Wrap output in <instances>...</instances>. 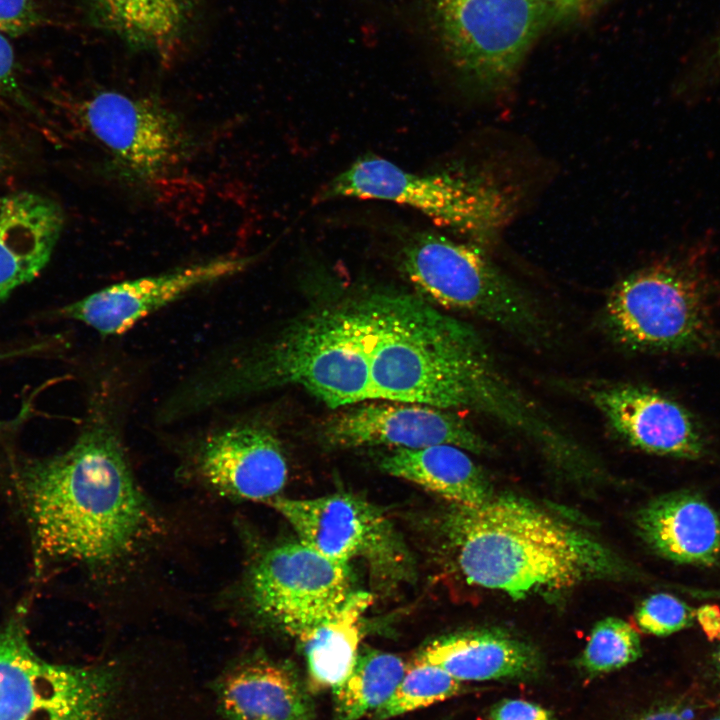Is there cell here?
<instances>
[{"mask_svg":"<svg viewBox=\"0 0 720 720\" xmlns=\"http://www.w3.org/2000/svg\"><path fill=\"white\" fill-rule=\"evenodd\" d=\"M294 386L333 409L373 401L462 409L492 420L512 383L479 334L416 295L369 291L321 306L272 338L215 357L217 405Z\"/></svg>","mask_w":720,"mask_h":720,"instance_id":"1","label":"cell"},{"mask_svg":"<svg viewBox=\"0 0 720 720\" xmlns=\"http://www.w3.org/2000/svg\"><path fill=\"white\" fill-rule=\"evenodd\" d=\"M100 384L74 443L23 463L17 478L38 551L88 564L127 553L147 517L123 444L120 399L112 380Z\"/></svg>","mask_w":720,"mask_h":720,"instance_id":"2","label":"cell"},{"mask_svg":"<svg viewBox=\"0 0 720 720\" xmlns=\"http://www.w3.org/2000/svg\"><path fill=\"white\" fill-rule=\"evenodd\" d=\"M442 527L466 581L513 598L625 571L597 539L516 496H493L474 508L454 505Z\"/></svg>","mask_w":720,"mask_h":720,"instance_id":"3","label":"cell"},{"mask_svg":"<svg viewBox=\"0 0 720 720\" xmlns=\"http://www.w3.org/2000/svg\"><path fill=\"white\" fill-rule=\"evenodd\" d=\"M397 259L402 274L429 303L478 316L529 340L543 336L535 304L478 248L419 231L403 241Z\"/></svg>","mask_w":720,"mask_h":720,"instance_id":"4","label":"cell"},{"mask_svg":"<svg viewBox=\"0 0 720 720\" xmlns=\"http://www.w3.org/2000/svg\"><path fill=\"white\" fill-rule=\"evenodd\" d=\"M605 315L616 339L633 350L695 352L715 345L706 284L691 257L625 277L610 291Z\"/></svg>","mask_w":720,"mask_h":720,"instance_id":"5","label":"cell"},{"mask_svg":"<svg viewBox=\"0 0 720 720\" xmlns=\"http://www.w3.org/2000/svg\"><path fill=\"white\" fill-rule=\"evenodd\" d=\"M25 616L21 607L0 628V720H113L115 673L43 659Z\"/></svg>","mask_w":720,"mask_h":720,"instance_id":"6","label":"cell"},{"mask_svg":"<svg viewBox=\"0 0 720 720\" xmlns=\"http://www.w3.org/2000/svg\"><path fill=\"white\" fill-rule=\"evenodd\" d=\"M385 200L418 210L435 223L471 236H487L511 213L509 199L478 179L406 171L385 158L364 156L336 175L319 200Z\"/></svg>","mask_w":720,"mask_h":720,"instance_id":"7","label":"cell"},{"mask_svg":"<svg viewBox=\"0 0 720 720\" xmlns=\"http://www.w3.org/2000/svg\"><path fill=\"white\" fill-rule=\"evenodd\" d=\"M550 14L544 0H437L443 47L458 72L490 91L509 82Z\"/></svg>","mask_w":720,"mask_h":720,"instance_id":"8","label":"cell"},{"mask_svg":"<svg viewBox=\"0 0 720 720\" xmlns=\"http://www.w3.org/2000/svg\"><path fill=\"white\" fill-rule=\"evenodd\" d=\"M352 593L348 564L300 541L268 549L248 577V596L256 612L298 641L334 616Z\"/></svg>","mask_w":720,"mask_h":720,"instance_id":"9","label":"cell"},{"mask_svg":"<svg viewBox=\"0 0 720 720\" xmlns=\"http://www.w3.org/2000/svg\"><path fill=\"white\" fill-rule=\"evenodd\" d=\"M279 512L303 544L336 562L361 558L377 579L407 576L409 557L392 522L374 504L350 493L265 502Z\"/></svg>","mask_w":720,"mask_h":720,"instance_id":"10","label":"cell"},{"mask_svg":"<svg viewBox=\"0 0 720 720\" xmlns=\"http://www.w3.org/2000/svg\"><path fill=\"white\" fill-rule=\"evenodd\" d=\"M90 133L129 174L154 179L189 152V136L172 110L151 98L102 91L84 102Z\"/></svg>","mask_w":720,"mask_h":720,"instance_id":"11","label":"cell"},{"mask_svg":"<svg viewBox=\"0 0 720 720\" xmlns=\"http://www.w3.org/2000/svg\"><path fill=\"white\" fill-rule=\"evenodd\" d=\"M191 458L208 485L234 498L265 503L288 479L278 436L256 419H230L207 429L194 440Z\"/></svg>","mask_w":720,"mask_h":720,"instance_id":"12","label":"cell"},{"mask_svg":"<svg viewBox=\"0 0 720 720\" xmlns=\"http://www.w3.org/2000/svg\"><path fill=\"white\" fill-rule=\"evenodd\" d=\"M321 435L338 448L449 444L469 453L490 450L485 439L450 410L410 402L373 401L341 408L323 423Z\"/></svg>","mask_w":720,"mask_h":720,"instance_id":"13","label":"cell"},{"mask_svg":"<svg viewBox=\"0 0 720 720\" xmlns=\"http://www.w3.org/2000/svg\"><path fill=\"white\" fill-rule=\"evenodd\" d=\"M253 260L222 256L121 281L63 306L58 313L102 336L121 335L190 293L241 273Z\"/></svg>","mask_w":720,"mask_h":720,"instance_id":"14","label":"cell"},{"mask_svg":"<svg viewBox=\"0 0 720 720\" xmlns=\"http://www.w3.org/2000/svg\"><path fill=\"white\" fill-rule=\"evenodd\" d=\"M591 400L610 428L633 447L693 460L706 453L707 442L694 415L656 390L618 384L592 390Z\"/></svg>","mask_w":720,"mask_h":720,"instance_id":"15","label":"cell"},{"mask_svg":"<svg viewBox=\"0 0 720 720\" xmlns=\"http://www.w3.org/2000/svg\"><path fill=\"white\" fill-rule=\"evenodd\" d=\"M636 527L654 552L672 562L710 567L720 560V515L697 492L654 498L637 513Z\"/></svg>","mask_w":720,"mask_h":720,"instance_id":"16","label":"cell"},{"mask_svg":"<svg viewBox=\"0 0 720 720\" xmlns=\"http://www.w3.org/2000/svg\"><path fill=\"white\" fill-rule=\"evenodd\" d=\"M62 227L60 207L45 196L20 191L0 199V302L40 274Z\"/></svg>","mask_w":720,"mask_h":720,"instance_id":"17","label":"cell"},{"mask_svg":"<svg viewBox=\"0 0 720 720\" xmlns=\"http://www.w3.org/2000/svg\"><path fill=\"white\" fill-rule=\"evenodd\" d=\"M464 681L530 680L542 669L538 651L527 642L496 629L443 636L416 657Z\"/></svg>","mask_w":720,"mask_h":720,"instance_id":"18","label":"cell"},{"mask_svg":"<svg viewBox=\"0 0 720 720\" xmlns=\"http://www.w3.org/2000/svg\"><path fill=\"white\" fill-rule=\"evenodd\" d=\"M229 720H311L313 702L296 675L282 664L253 659L229 669L216 685Z\"/></svg>","mask_w":720,"mask_h":720,"instance_id":"19","label":"cell"},{"mask_svg":"<svg viewBox=\"0 0 720 720\" xmlns=\"http://www.w3.org/2000/svg\"><path fill=\"white\" fill-rule=\"evenodd\" d=\"M94 26L136 50L171 55L184 40L196 0H83Z\"/></svg>","mask_w":720,"mask_h":720,"instance_id":"20","label":"cell"},{"mask_svg":"<svg viewBox=\"0 0 720 720\" xmlns=\"http://www.w3.org/2000/svg\"><path fill=\"white\" fill-rule=\"evenodd\" d=\"M381 470L414 483L454 505L478 507L493 496L492 485L468 451L449 444L393 449L379 462Z\"/></svg>","mask_w":720,"mask_h":720,"instance_id":"21","label":"cell"},{"mask_svg":"<svg viewBox=\"0 0 720 720\" xmlns=\"http://www.w3.org/2000/svg\"><path fill=\"white\" fill-rule=\"evenodd\" d=\"M372 601L368 592H353L334 616L299 640L314 684L332 690L348 674L361 647L363 616Z\"/></svg>","mask_w":720,"mask_h":720,"instance_id":"22","label":"cell"},{"mask_svg":"<svg viewBox=\"0 0 720 720\" xmlns=\"http://www.w3.org/2000/svg\"><path fill=\"white\" fill-rule=\"evenodd\" d=\"M407 666L396 654L361 646L348 674L332 689L337 720L374 714L395 692Z\"/></svg>","mask_w":720,"mask_h":720,"instance_id":"23","label":"cell"},{"mask_svg":"<svg viewBox=\"0 0 720 720\" xmlns=\"http://www.w3.org/2000/svg\"><path fill=\"white\" fill-rule=\"evenodd\" d=\"M462 682L442 668L415 658L395 692L374 714L387 720L450 699L462 692Z\"/></svg>","mask_w":720,"mask_h":720,"instance_id":"24","label":"cell"},{"mask_svg":"<svg viewBox=\"0 0 720 720\" xmlns=\"http://www.w3.org/2000/svg\"><path fill=\"white\" fill-rule=\"evenodd\" d=\"M642 655L637 631L626 621L606 617L593 627L580 658V665L590 675L620 669Z\"/></svg>","mask_w":720,"mask_h":720,"instance_id":"25","label":"cell"},{"mask_svg":"<svg viewBox=\"0 0 720 720\" xmlns=\"http://www.w3.org/2000/svg\"><path fill=\"white\" fill-rule=\"evenodd\" d=\"M695 611L684 601L669 593H654L636 608L635 619L646 633L667 636L692 625Z\"/></svg>","mask_w":720,"mask_h":720,"instance_id":"26","label":"cell"},{"mask_svg":"<svg viewBox=\"0 0 720 720\" xmlns=\"http://www.w3.org/2000/svg\"><path fill=\"white\" fill-rule=\"evenodd\" d=\"M43 22L34 0H0V32L19 35L35 29Z\"/></svg>","mask_w":720,"mask_h":720,"instance_id":"27","label":"cell"},{"mask_svg":"<svg viewBox=\"0 0 720 720\" xmlns=\"http://www.w3.org/2000/svg\"><path fill=\"white\" fill-rule=\"evenodd\" d=\"M491 720H555L553 714L524 700L505 699L495 704L490 711Z\"/></svg>","mask_w":720,"mask_h":720,"instance_id":"28","label":"cell"},{"mask_svg":"<svg viewBox=\"0 0 720 720\" xmlns=\"http://www.w3.org/2000/svg\"><path fill=\"white\" fill-rule=\"evenodd\" d=\"M14 65L12 45L0 32V92H11L16 88Z\"/></svg>","mask_w":720,"mask_h":720,"instance_id":"29","label":"cell"},{"mask_svg":"<svg viewBox=\"0 0 720 720\" xmlns=\"http://www.w3.org/2000/svg\"><path fill=\"white\" fill-rule=\"evenodd\" d=\"M695 616L708 639L720 640V608L715 604H706L695 611Z\"/></svg>","mask_w":720,"mask_h":720,"instance_id":"30","label":"cell"},{"mask_svg":"<svg viewBox=\"0 0 720 720\" xmlns=\"http://www.w3.org/2000/svg\"><path fill=\"white\" fill-rule=\"evenodd\" d=\"M628 720H688L677 705L655 706Z\"/></svg>","mask_w":720,"mask_h":720,"instance_id":"31","label":"cell"},{"mask_svg":"<svg viewBox=\"0 0 720 720\" xmlns=\"http://www.w3.org/2000/svg\"><path fill=\"white\" fill-rule=\"evenodd\" d=\"M586 0H544L550 14L564 16L576 11Z\"/></svg>","mask_w":720,"mask_h":720,"instance_id":"32","label":"cell"},{"mask_svg":"<svg viewBox=\"0 0 720 720\" xmlns=\"http://www.w3.org/2000/svg\"><path fill=\"white\" fill-rule=\"evenodd\" d=\"M38 351H40L39 344L32 345L29 347H22L19 349L9 350V351H5V352H0V361L23 356V355L30 354L33 352H38Z\"/></svg>","mask_w":720,"mask_h":720,"instance_id":"33","label":"cell"},{"mask_svg":"<svg viewBox=\"0 0 720 720\" xmlns=\"http://www.w3.org/2000/svg\"><path fill=\"white\" fill-rule=\"evenodd\" d=\"M709 66H713L714 68H716L717 70L720 71V39L717 41V44H716V47L714 50V54L712 57V64H710Z\"/></svg>","mask_w":720,"mask_h":720,"instance_id":"34","label":"cell"},{"mask_svg":"<svg viewBox=\"0 0 720 720\" xmlns=\"http://www.w3.org/2000/svg\"><path fill=\"white\" fill-rule=\"evenodd\" d=\"M714 663H715V668H716L717 675H718V677H719V679H720V645H719L718 649H717L716 652H715Z\"/></svg>","mask_w":720,"mask_h":720,"instance_id":"35","label":"cell"},{"mask_svg":"<svg viewBox=\"0 0 720 720\" xmlns=\"http://www.w3.org/2000/svg\"><path fill=\"white\" fill-rule=\"evenodd\" d=\"M708 720H720V712H718L717 714H715L714 716H712V717H711L710 719H708Z\"/></svg>","mask_w":720,"mask_h":720,"instance_id":"36","label":"cell"}]
</instances>
